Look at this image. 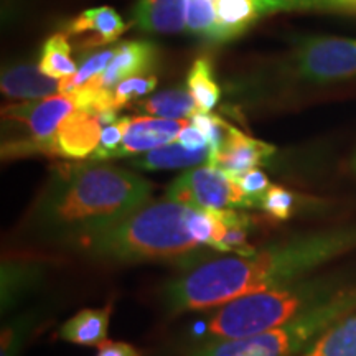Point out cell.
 Wrapping results in <instances>:
<instances>
[{
  "instance_id": "cell-30",
  "label": "cell",
  "mask_w": 356,
  "mask_h": 356,
  "mask_svg": "<svg viewBox=\"0 0 356 356\" xmlns=\"http://www.w3.org/2000/svg\"><path fill=\"white\" fill-rule=\"evenodd\" d=\"M238 184L244 191V195L249 198V202L252 203V207H259L262 197L270 186L269 178L261 168H252V170L244 173L243 177L238 178Z\"/></svg>"
},
{
  "instance_id": "cell-28",
  "label": "cell",
  "mask_w": 356,
  "mask_h": 356,
  "mask_svg": "<svg viewBox=\"0 0 356 356\" xmlns=\"http://www.w3.org/2000/svg\"><path fill=\"white\" fill-rule=\"evenodd\" d=\"M157 86V78L154 74H145V76H136L129 78L126 81L119 83L118 86L113 89L114 96V106L118 109L124 108L127 102L136 99V97L149 95Z\"/></svg>"
},
{
  "instance_id": "cell-18",
  "label": "cell",
  "mask_w": 356,
  "mask_h": 356,
  "mask_svg": "<svg viewBox=\"0 0 356 356\" xmlns=\"http://www.w3.org/2000/svg\"><path fill=\"white\" fill-rule=\"evenodd\" d=\"M127 25L124 24L118 12L111 7H97L88 8L81 15H78L66 29L68 35L73 37H81L84 33H95L88 47H99V44H108L118 40L126 32Z\"/></svg>"
},
{
  "instance_id": "cell-25",
  "label": "cell",
  "mask_w": 356,
  "mask_h": 356,
  "mask_svg": "<svg viewBox=\"0 0 356 356\" xmlns=\"http://www.w3.org/2000/svg\"><path fill=\"white\" fill-rule=\"evenodd\" d=\"M186 29L197 37L213 42L216 29L215 0H186Z\"/></svg>"
},
{
  "instance_id": "cell-5",
  "label": "cell",
  "mask_w": 356,
  "mask_h": 356,
  "mask_svg": "<svg viewBox=\"0 0 356 356\" xmlns=\"http://www.w3.org/2000/svg\"><path fill=\"white\" fill-rule=\"evenodd\" d=\"M356 310V291H340L284 325L256 335L204 343L188 356H296Z\"/></svg>"
},
{
  "instance_id": "cell-3",
  "label": "cell",
  "mask_w": 356,
  "mask_h": 356,
  "mask_svg": "<svg viewBox=\"0 0 356 356\" xmlns=\"http://www.w3.org/2000/svg\"><path fill=\"white\" fill-rule=\"evenodd\" d=\"M197 208L163 200L124 218L113 228L74 244L84 254L113 262L175 259L202 246L195 233Z\"/></svg>"
},
{
  "instance_id": "cell-29",
  "label": "cell",
  "mask_w": 356,
  "mask_h": 356,
  "mask_svg": "<svg viewBox=\"0 0 356 356\" xmlns=\"http://www.w3.org/2000/svg\"><path fill=\"white\" fill-rule=\"evenodd\" d=\"M259 207L266 213L277 218V220H287L292 213L293 197L287 190L270 185L264 197H262Z\"/></svg>"
},
{
  "instance_id": "cell-8",
  "label": "cell",
  "mask_w": 356,
  "mask_h": 356,
  "mask_svg": "<svg viewBox=\"0 0 356 356\" xmlns=\"http://www.w3.org/2000/svg\"><path fill=\"white\" fill-rule=\"evenodd\" d=\"M299 76L314 83L356 76V40L309 38L296 50Z\"/></svg>"
},
{
  "instance_id": "cell-10",
  "label": "cell",
  "mask_w": 356,
  "mask_h": 356,
  "mask_svg": "<svg viewBox=\"0 0 356 356\" xmlns=\"http://www.w3.org/2000/svg\"><path fill=\"white\" fill-rule=\"evenodd\" d=\"M101 114L92 111L78 109L61 124L50 142V154L66 159L91 157L99 147L101 134L104 129Z\"/></svg>"
},
{
  "instance_id": "cell-27",
  "label": "cell",
  "mask_w": 356,
  "mask_h": 356,
  "mask_svg": "<svg viewBox=\"0 0 356 356\" xmlns=\"http://www.w3.org/2000/svg\"><path fill=\"white\" fill-rule=\"evenodd\" d=\"M131 124V118L127 115H119L114 122L104 126L101 134L99 147L96 149V152L91 155L92 160H106L113 159L114 154L118 152V149L122 144L124 136H126V131Z\"/></svg>"
},
{
  "instance_id": "cell-4",
  "label": "cell",
  "mask_w": 356,
  "mask_h": 356,
  "mask_svg": "<svg viewBox=\"0 0 356 356\" xmlns=\"http://www.w3.org/2000/svg\"><path fill=\"white\" fill-rule=\"evenodd\" d=\"M338 292L337 284L330 279H299L286 286L239 297L213 312L204 327L208 343L270 330Z\"/></svg>"
},
{
  "instance_id": "cell-19",
  "label": "cell",
  "mask_w": 356,
  "mask_h": 356,
  "mask_svg": "<svg viewBox=\"0 0 356 356\" xmlns=\"http://www.w3.org/2000/svg\"><path fill=\"white\" fill-rule=\"evenodd\" d=\"M113 305L102 309H84L63 323L60 337L65 341L84 346H99L108 337Z\"/></svg>"
},
{
  "instance_id": "cell-26",
  "label": "cell",
  "mask_w": 356,
  "mask_h": 356,
  "mask_svg": "<svg viewBox=\"0 0 356 356\" xmlns=\"http://www.w3.org/2000/svg\"><path fill=\"white\" fill-rule=\"evenodd\" d=\"M115 55V48L113 50H102L91 53L88 58H84L81 66H79L76 74L73 78H68V86H66V95H73L76 89H79L84 84H88L92 79L99 78L108 68L111 61Z\"/></svg>"
},
{
  "instance_id": "cell-24",
  "label": "cell",
  "mask_w": 356,
  "mask_h": 356,
  "mask_svg": "<svg viewBox=\"0 0 356 356\" xmlns=\"http://www.w3.org/2000/svg\"><path fill=\"white\" fill-rule=\"evenodd\" d=\"M38 314L37 312H25L13 320H10L2 330V345H0V356H20L22 348L26 343L30 332L35 328Z\"/></svg>"
},
{
  "instance_id": "cell-20",
  "label": "cell",
  "mask_w": 356,
  "mask_h": 356,
  "mask_svg": "<svg viewBox=\"0 0 356 356\" xmlns=\"http://www.w3.org/2000/svg\"><path fill=\"white\" fill-rule=\"evenodd\" d=\"M134 108L147 115L173 119V121H178V119H191V115L197 114L200 111L191 92L184 88H175L168 89V91L157 92V95L149 97V99L139 101Z\"/></svg>"
},
{
  "instance_id": "cell-2",
  "label": "cell",
  "mask_w": 356,
  "mask_h": 356,
  "mask_svg": "<svg viewBox=\"0 0 356 356\" xmlns=\"http://www.w3.org/2000/svg\"><path fill=\"white\" fill-rule=\"evenodd\" d=\"M150 195V181L124 168H58L35 203L29 228L42 241L71 248L145 207Z\"/></svg>"
},
{
  "instance_id": "cell-21",
  "label": "cell",
  "mask_w": 356,
  "mask_h": 356,
  "mask_svg": "<svg viewBox=\"0 0 356 356\" xmlns=\"http://www.w3.org/2000/svg\"><path fill=\"white\" fill-rule=\"evenodd\" d=\"M302 356H356V315L328 328Z\"/></svg>"
},
{
  "instance_id": "cell-9",
  "label": "cell",
  "mask_w": 356,
  "mask_h": 356,
  "mask_svg": "<svg viewBox=\"0 0 356 356\" xmlns=\"http://www.w3.org/2000/svg\"><path fill=\"white\" fill-rule=\"evenodd\" d=\"M318 7L317 0H215L216 29L213 42H231L277 12Z\"/></svg>"
},
{
  "instance_id": "cell-22",
  "label": "cell",
  "mask_w": 356,
  "mask_h": 356,
  "mask_svg": "<svg viewBox=\"0 0 356 356\" xmlns=\"http://www.w3.org/2000/svg\"><path fill=\"white\" fill-rule=\"evenodd\" d=\"M38 66L42 73L55 79H68L76 74L78 66L71 58V44L66 35L56 33L44 42Z\"/></svg>"
},
{
  "instance_id": "cell-7",
  "label": "cell",
  "mask_w": 356,
  "mask_h": 356,
  "mask_svg": "<svg viewBox=\"0 0 356 356\" xmlns=\"http://www.w3.org/2000/svg\"><path fill=\"white\" fill-rule=\"evenodd\" d=\"M76 111L78 101L74 95H56L44 97L42 101L8 106L3 109V115L8 121L24 124L29 132V139L3 145V155L50 154L51 137L55 136L61 124Z\"/></svg>"
},
{
  "instance_id": "cell-6",
  "label": "cell",
  "mask_w": 356,
  "mask_h": 356,
  "mask_svg": "<svg viewBox=\"0 0 356 356\" xmlns=\"http://www.w3.org/2000/svg\"><path fill=\"white\" fill-rule=\"evenodd\" d=\"M165 198L208 211L252 207L238 180L211 165L190 168L178 177L167 188Z\"/></svg>"
},
{
  "instance_id": "cell-31",
  "label": "cell",
  "mask_w": 356,
  "mask_h": 356,
  "mask_svg": "<svg viewBox=\"0 0 356 356\" xmlns=\"http://www.w3.org/2000/svg\"><path fill=\"white\" fill-rule=\"evenodd\" d=\"M177 142H180L181 145L190 150H198L204 149V147H210V142H208L207 136L191 122L180 132V136L177 137Z\"/></svg>"
},
{
  "instance_id": "cell-15",
  "label": "cell",
  "mask_w": 356,
  "mask_h": 356,
  "mask_svg": "<svg viewBox=\"0 0 356 356\" xmlns=\"http://www.w3.org/2000/svg\"><path fill=\"white\" fill-rule=\"evenodd\" d=\"M132 22L149 33H178L186 29V0H137Z\"/></svg>"
},
{
  "instance_id": "cell-13",
  "label": "cell",
  "mask_w": 356,
  "mask_h": 356,
  "mask_svg": "<svg viewBox=\"0 0 356 356\" xmlns=\"http://www.w3.org/2000/svg\"><path fill=\"white\" fill-rule=\"evenodd\" d=\"M159 63V48L152 42H126L115 48V55L96 83L101 89L113 91L129 78L150 74Z\"/></svg>"
},
{
  "instance_id": "cell-16",
  "label": "cell",
  "mask_w": 356,
  "mask_h": 356,
  "mask_svg": "<svg viewBox=\"0 0 356 356\" xmlns=\"http://www.w3.org/2000/svg\"><path fill=\"white\" fill-rule=\"evenodd\" d=\"M211 157L210 147L190 150L173 140L170 144L159 147L150 152L142 154L132 160V165L140 170H178V168H197L208 165Z\"/></svg>"
},
{
  "instance_id": "cell-14",
  "label": "cell",
  "mask_w": 356,
  "mask_h": 356,
  "mask_svg": "<svg viewBox=\"0 0 356 356\" xmlns=\"http://www.w3.org/2000/svg\"><path fill=\"white\" fill-rule=\"evenodd\" d=\"M68 79H55L42 73L40 66L15 65L3 70L2 91L12 97L44 99V97L66 95Z\"/></svg>"
},
{
  "instance_id": "cell-12",
  "label": "cell",
  "mask_w": 356,
  "mask_h": 356,
  "mask_svg": "<svg viewBox=\"0 0 356 356\" xmlns=\"http://www.w3.org/2000/svg\"><path fill=\"white\" fill-rule=\"evenodd\" d=\"M190 119H162V118H131L126 136L122 144L114 154L113 159L131 157V155H140L159 147L170 144L177 140L180 132L188 126Z\"/></svg>"
},
{
  "instance_id": "cell-11",
  "label": "cell",
  "mask_w": 356,
  "mask_h": 356,
  "mask_svg": "<svg viewBox=\"0 0 356 356\" xmlns=\"http://www.w3.org/2000/svg\"><path fill=\"white\" fill-rule=\"evenodd\" d=\"M275 147L267 142L252 139L238 129L229 127L228 136L216 152H211L208 165L216 167L238 180L252 168H259L273 157Z\"/></svg>"
},
{
  "instance_id": "cell-17",
  "label": "cell",
  "mask_w": 356,
  "mask_h": 356,
  "mask_svg": "<svg viewBox=\"0 0 356 356\" xmlns=\"http://www.w3.org/2000/svg\"><path fill=\"white\" fill-rule=\"evenodd\" d=\"M44 277L40 262L7 261L2 264V315L10 312L24 297L33 292Z\"/></svg>"
},
{
  "instance_id": "cell-32",
  "label": "cell",
  "mask_w": 356,
  "mask_h": 356,
  "mask_svg": "<svg viewBox=\"0 0 356 356\" xmlns=\"http://www.w3.org/2000/svg\"><path fill=\"white\" fill-rule=\"evenodd\" d=\"M96 356H140L139 351L132 345L124 343V341H108L97 346Z\"/></svg>"
},
{
  "instance_id": "cell-23",
  "label": "cell",
  "mask_w": 356,
  "mask_h": 356,
  "mask_svg": "<svg viewBox=\"0 0 356 356\" xmlns=\"http://www.w3.org/2000/svg\"><path fill=\"white\" fill-rule=\"evenodd\" d=\"M186 84H188V91L202 113H210L220 101L221 89L215 81L211 61L208 58H200L195 61L188 73Z\"/></svg>"
},
{
  "instance_id": "cell-33",
  "label": "cell",
  "mask_w": 356,
  "mask_h": 356,
  "mask_svg": "<svg viewBox=\"0 0 356 356\" xmlns=\"http://www.w3.org/2000/svg\"><path fill=\"white\" fill-rule=\"evenodd\" d=\"M318 7H350L356 6V0H317Z\"/></svg>"
},
{
  "instance_id": "cell-1",
  "label": "cell",
  "mask_w": 356,
  "mask_h": 356,
  "mask_svg": "<svg viewBox=\"0 0 356 356\" xmlns=\"http://www.w3.org/2000/svg\"><path fill=\"white\" fill-rule=\"evenodd\" d=\"M356 246V228L323 231L269 244L251 256L207 261L163 287L172 314L215 309L239 297L286 286Z\"/></svg>"
}]
</instances>
